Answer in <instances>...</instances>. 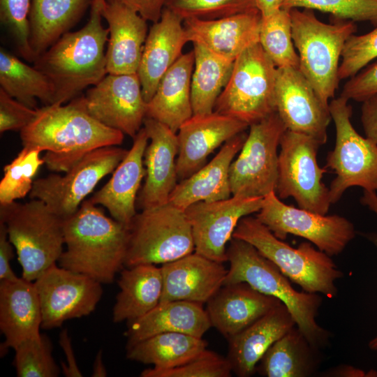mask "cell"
Masks as SVG:
<instances>
[{
  "label": "cell",
  "mask_w": 377,
  "mask_h": 377,
  "mask_svg": "<svg viewBox=\"0 0 377 377\" xmlns=\"http://www.w3.org/2000/svg\"><path fill=\"white\" fill-rule=\"evenodd\" d=\"M0 222L17 255L22 277L34 281L64 251V219L38 199L0 205Z\"/></svg>",
  "instance_id": "cell-6"
},
{
  "label": "cell",
  "mask_w": 377,
  "mask_h": 377,
  "mask_svg": "<svg viewBox=\"0 0 377 377\" xmlns=\"http://www.w3.org/2000/svg\"><path fill=\"white\" fill-rule=\"evenodd\" d=\"M188 37L183 20L166 8L148 31L137 71L146 103L168 69L182 55Z\"/></svg>",
  "instance_id": "cell-24"
},
{
  "label": "cell",
  "mask_w": 377,
  "mask_h": 377,
  "mask_svg": "<svg viewBox=\"0 0 377 377\" xmlns=\"http://www.w3.org/2000/svg\"><path fill=\"white\" fill-rule=\"evenodd\" d=\"M38 108H31L0 88V133L21 131L36 117Z\"/></svg>",
  "instance_id": "cell-46"
},
{
  "label": "cell",
  "mask_w": 377,
  "mask_h": 377,
  "mask_svg": "<svg viewBox=\"0 0 377 377\" xmlns=\"http://www.w3.org/2000/svg\"><path fill=\"white\" fill-rule=\"evenodd\" d=\"M263 201V197L232 195L188 207L184 211L191 227L195 252L218 262H226L227 244L239 221L258 212Z\"/></svg>",
  "instance_id": "cell-16"
},
{
  "label": "cell",
  "mask_w": 377,
  "mask_h": 377,
  "mask_svg": "<svg viewBox=\"0 0 377 377\" xmlns=\"http://www.w3.org/2000/svg\"><path fill=\"white\" fill-rule=\"evenodd\" d=\"M262 15L258 8L215 20L183 21L188 42L197 43L228 60L259 42Z\"/></svg>",
  "instance_id": "cell-22"
},
{
  "label": "cell",
  "mask_w": 377,
  "mask_h": 377,
  "mask_svg": "<svg viewBox=\"0 0 377 377\" xmlns=\"http://www.w3.org/2000/svg\"><path fill=\"white\" fill-rule=\"evenodd\" d=\"M119 291L112 309L114 323L135 320L155 308L163 293L161 267L154 264L125 267L117 281Z\"/></svg>",
  "instance_id": "cell-32"
},
{
  "label": "cell",
  "mask_w": 377,
  "mask_h": 377,
  "mask_svg": "<svg viewBox=\"0 0 377 377\" xmlns=\"http://www.w3.org/2000/svg\"><path fill=\"white\" fill-rule=\"evenodd\" d=\"M366 236L377 247V233H369ZM369 348L372 350H377V336L369 341Z\"/></svg>",
  "instance_id": "cell-56"
},
{
  "label": "cell",
  "mask_w": 377,
  "mask_h": 377,
  "mask_svg": "<svg viewBox=\"0 0 377 377\" xmlns=\"http://www.w3.org/2000/svg\"><path fill=\"white\" fill-rule=\"evenodd\" d=\"M256 217L279 239L303 237L330 256L341 253L355 237L353 224L339 215H323L283 203L275 191L263 197Z\"/></svg>",
  "instance_id": "cell-14"
},
{
  "label": "cell",
  "mask_w": 377,
  "mask_h": 377,
  "mask_svg": "<svg viewBox=\"0 0 377 377\" xmlns=\"http://www.w3.org/2000/svg\"><path fill=\"white\" fill-rule=\"evenodd\" d=\"M160 303L188 301L206 304L223 286L228 273L223 263L193 252L163 264Z\"/></svg>",
  "instance_id": "cell-21"
},
{
  "label": "cell",
  "mask_w": 377,
  "mask_h": 377,
  "mask_svg": "<svg viewBox=\"0 0 377 377\" xmlns=\"http://www.w3.org/2000/svg\"><path fill=\"white\" fill-rule=\"evenodd\" d=\"M13 365L18 377H57L60 368L52 356V344L45 334L27 339L14 349Z\"/></svg>",
  "instance_id": "cell-40"
},
{
  "label": "cell",
  "mask_w": 377,
  "mask_h": 377,
  "mask_svg": "<svg viewBox=\"0 0 377 377\" xmlns=\"http://www.w3.org/2000/svg\"><path fill=\"white\" fill-rule=\"evenodd\" d=\"M32 0H0V21L11 36L20 55L34 62L29 44V13Z\"/></svg>",
  "instance_id": "cell-44"
},
{
  "label": "cell",
  "mask_w": 377,
  "mask_h": 377,
  "mask_svg": "<svg viewBox=\"0 0 377 377\" xmlns=\"http://www.w3.org/2000/svg\"><path fill=\"white\" fill-rule=\"evenodd\" d=\"M377 93V61L367 65L349 78L343 85L341 96L347 100L362 102Z\"/></svg>",
  "instance_id": "cell-47"
},
{
  "label": "cell",
  "mask_w": 377,
  "mask_h": 377,
  "mask_svg": "<svg viewBox=\"0 0 377 377\" xmlns=\"http://www.w3.org/2000/svg\"><path fill=\"white\" fill-rule=\"evenodd\" d=\"M148 142L147 132L142 126L110 179L89 198L93 204L108 209L112 218L128 227L138 213L136 201L145 177L144 154Z\"/></svg>",
  "instance_id": "cell-23"
},
{
  "label": "cell",
  "mask_w": 377,
  "mask_h": 377,
  "mask_svg": "<svg viewBox=\"0 0 377 377\" xmlns=\"http://www.w3.org/2000/svg\"><path fill=\"white\" fill-rule=\"evenodd\" d=\"M277 68L259 42L235 60L228 83L214 111L235 117L249 126L276 112L275 86Z\"/></svg>",
  "instance_id": "cell-8"
},
{
  "label": "cell",
  "mask_w": 377,
  "mask_h": 377,
  "mask_svg": "<svg viewBox=\"0 0 377 377\" xmlns=\"http://www.w3.org/2000/svg\"><path fill=\"white\" fill-rule=\"evenodd\" d=\"M318 350L295 326L269 348L256 371L266 377L311 376L320 364Z\"/></svg>",
  "instance_id": "cell-34"
},
{
  "label": "cell",
  "mask_w": 377,
  "mask_h": 377,
  "mask_svg": "<svg viewBox=\"0 0 377 377\" xmlns=\"http://www.w3.org/2000/svg\"><path fill=\"white\" fill-rule=\"evenodd\" d=\"M92 1L32 0L29 44L36 59L80 21Z\"/></svg>",
  "instance_id": "cell-33"
},
{
  "label": "cell",
  "mask_w": 377,
  "mask_h": 377,
  "mask_svg": "<svg viewBox=\"0 0 377 377\" xmlns=\"http://www.w3.org/2000/svg\"><path fill=\"white\" fill-rule=\"evenodd\" d=\"M41 310V328L59 327L66 320L91 313L103 293L102 283L54 264L34 281Z\"/></svg>",
  "instance_id": "cell-15"
},
{
  "label": "cell",
  "mask_w": 377,
  "mask_h": 377,
  "mask_svg": "<svg viewBox=\"0 0 377 377\" xmlns=\"http://www.w3.org/2000/svg\"><path fill=\"white\" fill-rule=\"evenodd\" d=\"M101 15L108 24V74L137 73L148 34L147 20L128 6L105 0Z\"/></svg>",
  "instance_id": "cell-25"
},
{
  "label": "cell",
  "mask_w": 377,
  "mask_h": 377,
  "mask_svg": "<svg viewBox=\"0 0 377 377\" xmlns=\"http://www.w3.org/2000/svg\"><path fill=\"white\" fill-rule=\"evenodd\" d=\"M226 256L230 266L223 285L245 282L258 292L277 298L312 346L319 350L327 345L330 333L316 320L323 301L318 293L297 291L272 262L244 240L232 237Z\"/></svg>",
  "instance_id": "cell-4"
},
{
  "label": "cell",
  "mask_w": 377,
  "mask_h": 377,
  "mask_svg": "<svg viewBox=\"0 0 377 377\" xmlns=\"http://www.w3.org/2000/svg\"><path fill=\"white\" fill-rule=\"evenodd\" d=\"M107 371L103 363V352L101 350L97 353L93 365L91 376L93 377H105Z\"/></svg>",
  "instance_id": "cell-54"
},
{
  "label": "cell",
  "mask_w": 377,
  "mask_h": 377,
  "mask_svg": "<svg viewBox=\"0 0 377 377\" xmlns=\"http://www.w3.org/2000/svg\"><path fill=\"white\" fill-rule=\"evenodd\" d=\"M295 326L290 312L281 303L229 339L227 358L232 372L239 377L251 376L269 348Z\"/></svg>",
  "instance_id": "cell-29"
},
{
  "label": "cell",
  "mask_w": 377,
  "mask_h": 377,
  "mask_svg": "<svg viewBox=\"0 0 377 377\" xmlns=\"http://www.w3.org/2000/svg\"><path fill=\"white\" fill-rule=\"evenodd\" d=\"M286 0H256V8L262 17H267L278 11Z\"/></svg>",
  "instance_id": "cell-52"
},
{
  "label": "cell",
  "mask_w": 377,
  "mask_h": 377,
  "mask_svg": "<svg viewBox=\"0 0 377 377\" xmlns=\"http://www.w3.org/2000/svg\"><path fill=\"white\" fill-rule=\"evenodd\" d=\"M129 227L107 216L85 200L64 220V250L58 265L86 275L102 284L111 283L125 267Z\"/></svg>",
  "instance_id": "cell-3"
},
{
  "label": "cell",
  "mask_w": 377,
  "mask_h": 377,
  "mask_svg": "<svg viewBox=\"0 0 377 377\" xmlns=\"http://www.w3.org/2000/svg\"><path fill=\"white\" fill-rule=\"evenodd\" d=\"M276 112L287 130L306 134L324 145L332 120L325 105L299 69L277 68L275 86Z\"/></svg>",
  "instance_id": "cell-18"
},
{
  "label": "cell",
  "mask_w": 377,
  "mask_h": 377,
  "mask_svg": "<svg viewBox=\"0 0 377 377\" xmlns=\"http://www.w3.org/2000/svg\"><path fill=\"white\" fill-rule=\"evenodd\" d=\"M23 146L40 148L47 168L66 172L89 152L122 143L124 134L103 124L87 111L83 95L68 104L38 108L35 119L20 132Z\"/></svg>",
  "instance_id": "cell-1"
},
{
  "label": "cell",
  "mask_w": 377,
  "mask_h": 377,
  "mask_svg": "<svg viewBox=\"0 0 377 377\" xmlns=\"http://www.w3.org/2000/svg\"><path fill=\"white\" fill-rule=\"evenodd\" d=\"M281 303L241 282L223 285L205 309L212 327L228 340Z\"/></svg>",
  "instance_id": "cell-26"
},
{
  "label": "cell",
  "mask_w": 377,
  "mask_h": 377,
  "mask_svg": "<svg viewBox=\"0 0 377 377\" xmlns=\"http://www.w3.org/2000/svg\"><path fill=\"white\" fill-rule=\"evenodd\" d=\"M42 317L34 281L22 277L0 281V330L5 341L1 355L22 342L38 337Z\"/></svg>",
  "instance_id": "cell-27"
},
{
  "label": "cell",
  "mask_w": 377,
  "mask_h": 377,
  "mask_svg": "<svg viewBox=\"0 0 377 377\" xmlns=\"http://www.w3.org/2000/svg\"><path fill=\"white\" fill-rule=\"evenodd\" d=\"M0 88L22 103L37 109V100L44 105L54 102V89L41 71L6 49H0Z\"/></svg>",
  "instance_id": "cell-36"
},
{
  "label": "cell",
  "mask_w": 377,
  "mask_h": 377,
  "mask_svg": "<svg viewBox=\"0 0 377 377\" xmlns=\"http://www.w3.org/2000/svg\"><path fill=\"white\" fill-rule=\"evenodd\" d=\"M207 342L202 337L179 332L155 334L126 346L127 359L152 364L159 370L180 366L205 350Z\"/></svg>",
  "instance_id": "cell-35"
},
{
  "label": "cell",
  "mask_w": 377,
  "mask_h": 377,
  "mask_svg": "<svg viewBox=\"0 0 377 377\" xmlns=\"http://www.w3.org/2000/svg\"><path fill=\"white\" fill-rule=\"evenodd\" d=\"M348 101L340 96L329 103L336 128L335 145L328 153L325 165L336 175L329 187L332 204L338 202L350 187L377 191V145L355 131Z\"/></svg>",
  "instance_id": "cell-10"
},
{
  "label": "cell",
  "mask_w": 377,
  "mask_h": 377,
  "mask_svg": "<svg viewBox=\"0 0 377 377\" xmlns=\"http://www.w3.org/2000/svg\"><path fill=\"white\" fill-rule=\"evenodd\" d=\"M330 376L362 377L366 374L360 369L349 365H341L326 373Z\"/></svg>",
  "instance_id": "cell-53"
},
{
  "label": "cell",
  "mask_w": 377,
  "mask_h": 377,
  "mask_svg": "<svg viewBox=\"0 0 377 377\" xmlns=\"http://www.w3.org/2000/svg\"><path fill=\"white\" fill-rule=\"evenodd\" d=\"M232 237L253 245L304 291L320 293L329 298L337 295L335 282L343 277V273L331 256L316 249L310 242H302L297 248H293L250 215L239 221Z\"/></svg>",
  "instance_id": "cell-7"
},
{
  "label": "cell",
  "mask_w": 377,
  "mask_h": 377,
  "mask_svg": "<svg viewBox=\"0 0 377 377\" xmlns=\"http://www.w3.org/2000/svg\"><path fill=\"white\" fill-rule=\"evenodd\" d=\"M195 251L185 211L170 202L142 209L129 226L125 267L165 264Z\"/></svg>",
  "instance_id": "cell-9"
},
{
  "label": "cell",
  "mask_w": 377,
  "mask_h": 377,
  "mask_svg": "<svg viewBox=\"0 0 377 377\" xmlns=\"http://www.w3.org/2000/svg\"><path fill=\"white\" fill-rule=\"evenodd\" d=\"M165 8L183 21L215 20L257 8L256 0H167Z\"/></svg>",
  "instance_id": "cell-41"
},
{
  "label": "cell",
  "mask_w": 377,
  "mask_h": 377,
  "mask_svg": "<svg viewBox=\"0 0 377 377\" xmlns=\"http://www.w3.org/2000/svg\"><path fill=\"white\" fill-rule=\"evenodd\" d=\"M292 37L298 51L300 72L321 101L329 105L340 81V59L347 40L355 34V22L339 20L333 24L319 20L313 10L290 9Z\"/></svg>",
  "instance_id": "cell-5"
},
{
  "label": "cell",
  "mask_w": 377,
  "mask_h": 377,
  "mask_svg": "<svg viewBox=\"0 0 377 377\" xmlns=\"http://www.w3.org/2000/svg\"><path fill=\"white\" fill-rule=\"evenodd\" d=\"M232 369L227 357L207 348L190 361L174 368L159 370L147 369L142 377H230Z\"/></svg>",
  "instance_id": "cell-43"
},
{
  "label": "cell",
  "mask_w": 377,
  "mask_h": 377,
  "mask_svg": "<svg viewBox=\"0 0 377 377\" xmlns=\"http://www.w3.org/2000/svg\"><path fill=\"white\" fill-rule=\"evenodd\" d=\"M361 121L366 138L377 145V93L362 101Z\"/></svg>",
  "instance_id": "cell-50"
},
{
  "label": "cell",
  "mask_w": 377,
  "mask_h": 377,
  "mask_svg": "<svg viewBox=\"0 0 377 377\" xmlns=\"http://www.w3.org/2000/svg\"><path fill=\"white\" fill-rule=\"evenodd\" d=\"M377 59V25L371 31L353 34L346 42L339 68L340 80L350 78Z\"/></svg>",
  "instance_id": "cell-45"
},
{
  "label": "cell",
  "mask_w": 377,
  "mask_h": 377,
  "mask_svg": "<svg viewBox=\"0 0 377 377\" xmlns=\"http://www.w3.org/2000/svg\"><path fill=\"white\" fill-rule=\"evenodd\" d=\"M59 343L65 354L66 363L61 362V369L66 377H82L75 356L73 353L71 337L66 329L63 330L59 334Z\"/></svg>",
  "instance_id": "cell-51"
},
{
  "label": "cell",
  "mask_w": 377,
  "mask_h": 377,
  "mask_svg": "<svg viewBox=\"0 0 377 377\" xmlns=\"http://www.w3.org/2000/svg\"><path fill=\"white\" fill-rule=\"evenodd\" d=\"M194 68L191 77L193 114L214 112L215 103L230 77L234 61L193 43Z\"/></svg>",
  "instance_id": "cell-37"
},
{
  "label": "cell",
  "mask_w": 377,
  "mask_h": 377,
  "mask_svg": "<svg viewBox=\"0 0 377 377\" xmlns=\"http://www.w3.org/2000/svg\"><path fill=\"white\" fill-rule=\"evenodd\" d=\"M194 61L193 50L182 54L161 78L154 96L147 103L146 117L165 124L175 133L193 116Z\"/></svg>",
  "instance_id": "cell-30"
},
{
  "label": "cell",
  "mask_w": 377,
  "mask_h": 377,
  "mask_svg": "<svg viewBox=\"0 0 377 377\" xmlns=\"http://www.w3.org/2000/svg\"><path fill=\"white\" fill-rule=\"evenodd\" d=\"M143 127L149 142L144 154L145 180L136 201V206L141 210L168 202L178 180L177 133L165 124L147 117Z\"/></svg>",
  "instance_id": "cell-20"
},
{
  "label": "cell",
  "mask_w": 377,
  "mask_h": 377,
  "mask_svg": "<svg viewBox=\"0 0 377 377\" xmlns=\"http://www.w3.org/2000/svg\"><path fill=\"white\" fill-rule=\"evenodd\" d=\"M360 201L362 204L367 206L370 210L377 214V194L376 191L364 190Z\"/></svg>",
  "instance_id": "cell-55"
},
{
  "label": "cell",
  "mask_w": 377,
  "mask_h": 377,
  "mask_svg": "<svg viewBox=\"0 0 377 377\" xmlns=\"http://www.w3.org/2000/svg\"><path fill=\"white\" fill-rule=\"evenodd\" d=\"M307 8L328 13L336 17L367 21L377 25V0H286L282 8Z\"/></svg>",
  "instance_id": "cell-42"
},
{
  "label": "cell",
  "mask_w": 377,
  "mask_h": 377,
  "mask_svg": "<svg viewBox=\"0 0 377 377\" xmlns=\"http://www.w3.org/2000/svg\"><path fill=\"white\" fill-rule=\"evenodd\" d=\"M127 152L128 150L117 146L94 149L64 175L52 174L34 180L29 197L42 200L65 220L78 210L104 177L112 173Z\"/></svg>",
  "instance_id": "cell-13"
},
{
  "label": "cell",
  "mask_w": 377,
  "mask_h": 377,
  "mask_svg": "<svg viewBox=\"0 0 377 377\" xmlns=\"http://www.w3.org/2000/svg\"><path fill=\"white\" fill-rule=\"evenodd\" d=\"M249 133L229 170L232 195L265 197L275 191L278 148L287 130L276 112L249 126Z\"/></svg>",
  "instance_id": "cell-12"
},
{
  "label": "cell",
  "mask_w": 377,
  "mask_h": 377,
  "mask_svg": "<svg viewBox=\"0 0 377 377\" xmlns=\"http://www.w3.org/2000/svg\"><path fill=\"white\" fill-rule=\"evenodd\" d=\"M259 43L276 68H300L292 37L290 10L281 8L269 16L262 17Z\"/></svg>",
  "instance_id": "cell-38"
},
{
  "label": "cell",
  "mask_w": 377,
  "mask_h": 377,
  "mask_svg": "<svg viewBox=\"0 0 377 377\" xmlns=\"http://www.w3.org/2000/svg\"><path fill=\"white\" fill-rule=\"evenodd\" d=\"M321 144L306 134L286 130L280 141L275 192L281 199L294 198L299 207L325 215L331 202L322 179L327 172L317 162Z\"/></svg>",
  "instance_id": "cell-11"
},
{
  "label": "cell",
  "mask_w": 377,
  "mask_h": 377,
  "mask_svg": "<svg viewBox=\"0 0 377 377\" xmlns=\"http://www.w3.org/2000/svg\"><path fill=\"white\" fill-rule=\"evenodd\" d=\"M14 246L8 239L6 226L0 222V281L18 278L10 266Z\"/></svg>",
  "instance_id": "cell-49"
},
{
  "label": "cell",
  "mask_w": 377,
  "mask_h": 377,
  "mask_svg": "<svg viewBox=\"0 0 377 377\" xmlns=\"http://www.w3.org/2000/svg\"><path fill=\"white\" fill-rule=\"evenodd\" d=\"M249 126L235 117L214 111L205 114H193L177 133L178 180H183L197 172L205 165L211 153L245 131Z\"/></svg>",
  "instance_id": "cell-19"
},
{
  "label": "cell",
  "mask_w": 377,
  "mask_h": 377,
  "mask_svg": "<svg viewBox=\"0 0 377 377\" xmlns=\"http://www.w3.org/2000/svg\"><path fill=\"white\" fill-rule=\"evenodd\" d=\"M127 324L126 346L163 332L202 337L212 327L202 304L182 300L159 303L144 316Z\"/></svg>",
  "instance_id": "cell-31"
},
{
  "label": "cell",
  "mask_w": 377,
  "mask_h": 377,
  "mask_svg": "<svg viewBox=\"0 0 377 377\" xmlns=\"http://www.w3.org/2000/svg\"><path fill=\"white\" fill-rule=\"evenodd\" d=\"M104 1L93 0L87 24L64 34L34 62L54 87V103L71 101L108 74L105 47L109 30L102 24Z\"/></svg>",
  "instance_id": "cell-2"
},
{
  "label": "cell",
  "mask_w": 377,
  "mask_h": 377,
  "mask_svg": "<svg viewBox=\"0 0 377 377\" xmlns=\"http://www.w3.org/2000/svg\"><path fill=\"white\" fill-rule=\"evenodd\" d=\"M42 151L38 147L23 146L15 158L5 165L0 182V205L12 203L30 193L34 179L45 164L40 155Z\"/></svg>",
  "instance_id": "cell-39"
},
{
  "label": "cell",
  "mask_w": 377,
  "mask_h": 377,
  "mask_svg": "<svg viewBox=\"0 0 377 377\" xmlns=\"http://www.w3.org/2000/svg\"><path fill=\"white\" fill-rule=\"evenodd\" d=\"M246 137L247 133L244 131L226 142L208 163L177 183L168 202L185 210L198 202H212L230 198V167Z\"/></svg>",
  "instance_id": "cell-28"
},
{
  "label": "cell",
  "mask_w": 377,
  "mask_h": 377,
  "mask_svg": "<svg viewBox=\"0 0 377 377\" xmlns=\"http://www.w3.org/2000/svg\"><path fill=\"white\" fill-rule=\"evenodd\" d=\"M83 99L91 117L133 139L143 126L147 103L137 73L107 74Z\"/></svg>",
  "instance_id": "cell-17"
},
{
  "label": "cell",
  "mask_w": 377,
  "mask_h": 377,
  "mask_svg": "<svg viewBox=\"0 0 377 377\" xmlns=\"http://www.w3.org/2000/svg\"><path fill=\"white\" fill-rule=\"evenodd\" d=\"M116 1L136 11L147 21L158 22L167 0H106Z\"/></svg>",
  "instance_id": "cell-48"
}]
</instances>
